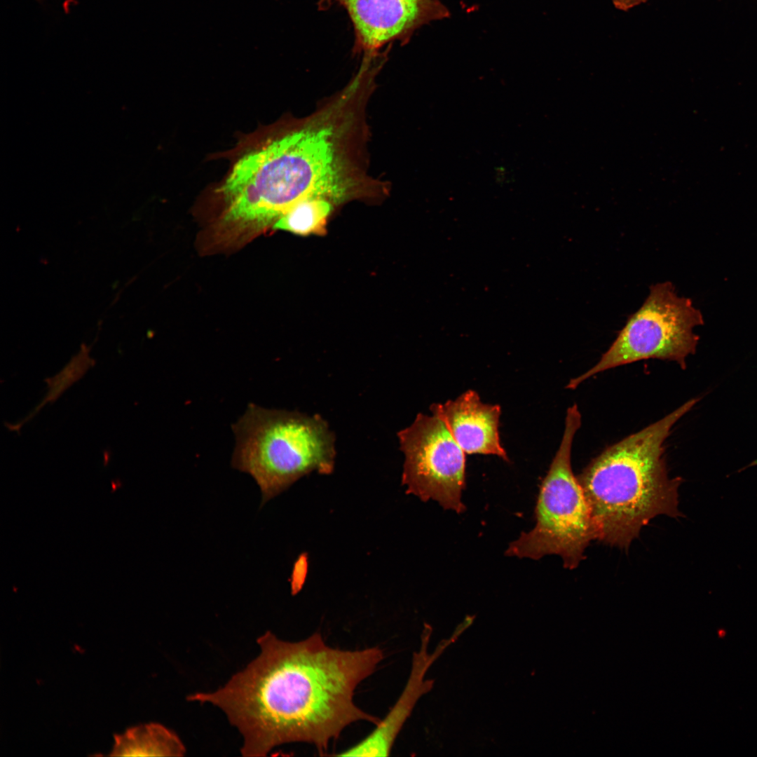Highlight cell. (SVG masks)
I'll list each match as a JSON object with an SVG mask.
<instances>
[{
	"instance_id": "obj_15",
	"label": "cell",
	"mask_w": 757,
	"mask_h": 757,
	"mask_svg": "<svg viewBox=\"0 0 757 757\" xmlns=\"http://www.w3.org/2000/svg\"><path fill=\"white\" fill-rule=\"evenodd\" d=\"M474 618V616H467L462 622L458 624L449 639L450 642L454 641L468 627H469L472 624Z\"/></svg>"
},
{
	"instance_id": "obj_10",
	"label": "cell",
	"mask_w": 757,
	"mask_h": 757,
	"mask_svg": "<svg viewBox=\"0 0 757 757\" xmlns=\"http://www.w3.org/2000/svg\"><path fill=\"white\" fill-rule=\"evenodd\" d=\"M428 639L429 634L423 632L421 648L420 651L414 655L407 683L386 716L379 721L374 730L363 739L335 756L376 757L390 755L394 743L416 702L431 686L430 683L423 681L427 669L435 660L432 655L427 654Z\"/></svg>"
},
{
	"instance_id": "obj_14",
	"label": "cell",
	"mask_w": 757,
	"mask_h": 757,
	"mask_svg": "<svg viewBox=\"0 0 757 757\" xmlns=\"http://www.w3.org/2000/svg\"><path fill=\"white\" fill-rule=\"evenodd\" d=\"M648 0H611L613 6L618 10L627 11Z\"/></svg>"
},
{
	"instance_id": "obj_2",
	"label": "cell",
	"mask_w": 757,
	"mask_h": 757,
	"mask_svg": "<svg viewBox=\"0 0 757 757\" xmlns=\"http://www.w3.org/2000/svg\"><path fill=\"white\" fill-rule=\"evenodd\" d=\"M339 135L331 118L318 116L271 135L240 156L220 188L224 208L214 226L219 240L252 239L308 198L337 203L353 196L355 184Z\"/></svg>"
},
{
	"instance_id": "obj_11",
	"label": "cell",
	"mask_w": 757,
	"mask_h": 757,
	"mask_svg": "<svg viewBox=\"0 0 757 757\" xmlns=\"http://www.w3.org/2000/svg\"><path fill=\"white\" fill-rule=\"evenodd\" d=\"M112 756H183L186 748L179 737L159 723H148L128 729L114 736Z\"/></svg>"
},
{
	"instance_id": "obj_17",
	"label": "cell",
	"mask_w": 757,
	"mask_h": 757,
	"mask_svg": "<svg viewBox=\"0 0 757 757\" xmlns=\"http://www.w3.org/2000/svg\"><path fill=\"white\" fill-rule=\"evenodd\" d=\"M111 488H112L111 489V492H114L117 489L120 488L122 486L121 482L120 480H118V479H116L115 481L113 480V481L111 482Z\"/></svg>"
},
{
	"instance_id": "obj_13",
	"label": "cell",
	"mask_w": 757,
	"mask_h": 757,
	"mask_svg": "<svg viewBox=\"0 0 757 757\" xmlns=\"http://www.w3.org/2000/svg\"><path fill=\"white\" fill-rule=\"evenodd\" d=\"M90 349V348L83 344L80 353L74 357L57 375L45 380L48 383L49 390L42 402L29 416V418H27L23 422L22 421L18 426L10 427L11 430H18L20 425L32 418L35 413L38 412L46 403L48 402H54L67 388L80 379L88 368L95 365V361L88 356Z\"/></svg>"
},
{
	"instance_id": "obj_8",
	"label": "cell",
	"mask_w": 757,
	"mask_h": 757,
	"mask_svg": "<svg viewBox=\"0 0 757 757\" xmlns=\"http://www.w3.org/2000/svg\"><path fill=\"white\" fill-rule=\"evenodd\" d=\"M353 27V52L381 51L399 41L406 45L415 32L430 22L450 17L439 0H336Z\"/></svg>"
},
{
	"instance_id": "obj_5",
	"label": "cell",
	"mask_w": 757,
	"mask_h": 757,
	"mask_svg": "<svg viewBox=\"0 0 757 757\" xmlns=\"http://www.w3.org/2000/svg\"><path fill=\"white\" fill-rule=\"evenodd\" d=\"M580 425L581 414L573 404L566 410L561 444L540 486L535 526L511 543L506 555L533 559L559 555L564 568L572 570L597 540L589 504L571 468L573 441Z\"/></svg>"
},
{
	"instance_id": "obj_7",
	"label": "cell",
	"mask_w": 757,
	"mask_h": 757,
	"mask_svg": "<svg viewBox=\"0 0 757 757\" xmlns=\"http://www.w3.org/2000/svg\"><path fill=\"white\" fill-rule=\"evenodd\" d=\"M397 436L404 456L402 478L407 492L425 501L435 500L446 510L464 512L466 454L442 420L433 413H420Z\"/></svg>"
},
{
	"instance_id": "obj_3",
	"label": "cell",
	"mask_w": 757,
	"mask_h": 757,
	"mask_svg": "<svg viewBox=\"0 0 757 757\" xmlns=\"http://www.w3.org/2000/svg\"><path fill=\"white\" fill-rule=\"evenodd\" d=\"M689 400L662 419L605 449L577 477L589 504L597 540L627 550L654 517H683V479H670L664 443L674 425L700 401Z\"/></svg>"
},
{
	"instance_id": "obj_18",
	"label": "cell",
	"mask_w": 757,
	"mask_h": 757,
	"mask_svg": "<svg viewBox=\"0 0 757 757\" xmlns=\"http://www.w3.org/2000/svg\"><path fill=\"white\" fill-rule=\"evenodd\" d=\"M107 453L104 452V466H106L107 465L108 461H109V455Z\"/></svg>"
},
{
	"instance_id": "obj_19",
	"label": "cell",
	"mask_w": 757,
	"mask_h": 757,
	"mask_svg": "<svg viewBox=\"0 0 757 757\" xmlns=\"http://www.w3.org/2000/svg\"><path fill=\"white\" fill-rule=\"evenodd\" d=\"M36 1L41 3V2L43 1L44 0H36Z\"/></svg>"
},
{
	"instance_id": "obj_16",
	"label": "cell",
	"mask_w": 757,
	"mask_h": 757,
	"mask_svg": "<svg viewBox=\"0 0 757 757\" xmlns=\"http://www.w3.org/2000/svg\"><path fill=\"white\" fill-rule=\"evenodd\" d=\"M336 0H319L318 6L319 9L325 11L330 8Z\"/></svg>"
},
{
	"instance_id": "obj_4",
	"label": "cell",
	"mask_w": 757,
	"mask_h": 757,
	"mask_svg": "<svg viewBox=\"0 0 757 757\" xmlns=\"http://www.w3.org/2000/svg\"><path fill=\"white\" fill-rule=\"evenodd\" d=\"M232 429L236 446L231 465L254 479L262 503L313 471L329 474L334 469L335 438L320 415L252 403Z\"/></svg>"
},
{
	"instance_id": "obj_1",
	"label": "cell",
	"mask_w": 757,
	"mask_h": 757,
	"mask_svg": "<svg viewBox=\"0 0 757 757\" xmlns=\"http://www.w3.org/2000/svg\"><path fill=\"white\" fill-rule=\"evenodd\" d=\"M257 642L259 655L223 687L187 697L226 714L243 737V756H266L294 742L311 744L325 755L350 725L381 720L354 701L357 687L384 657L379 647L336 648L319 632L289 642L268 631Z\"/></svg>"
},
{
	"instance_id": "obj_12",
	"label": "cell",
	"mask_w": 757,
	"mask_h": 757,
	"mask_svg": "<svg viewBox=\"0 0 757 757\" xmlns=\"http://www.w3.org/2000/svg\"><path fill=\"white\" fill-rule=\"evenodd\" d=\"M332 210L333 203L327 198H308L288 209L275 221L272 229L301 236L322 234Z\"/></svg>"
},
{
	"instance_id": "obj_6",
	"label": "cell",
	"mask_w": 757,
	"mask_h": 757,
	"mask_svg": "<svg viewBox=\"0 0 757 757\" xmlns=\"http://www.w3.org/2000/svg\"><path fill=\"white\" fill-rule=\"evenodd\" d=\"M702 324L700 311L690 299L678 296L671 282L653 285L599 361L572 378L566 388L574 389L596 374L650 358L674 361L686 369V359L695 353L699 341L693 329Z\"/></svg>"
},
{
	"instance_id": "obj_9",
	"label": "cell",
	"mask_w": 757,
	"mask_h": 757,
	"mask_svg": "<svg viewBox=\"0 0 757 757\" xmlns=\"http://www.w3.org/2000/svg\"><path fill=\"white\" fill-rule=\"evenodd\" d=\"M430 409L465 454L493 455L509 461L500 438L499 404L484 403L476 391L468 390L453 400L432 404Z\"/></svg>"
}]
</instances>
